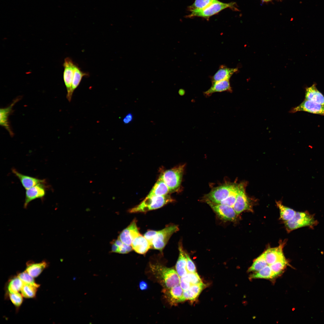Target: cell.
<instances>
[{"label":"cell","instance_id":"6da1fadb","mask_svg":"<svg viewBox=\"0 0 324 324\" xmlns=\"http://www.w3.org/2000/svg\"><path fill=\"white\" fill-rule=\"evenodd\" d=\"M151 271L158 282L165 289H170L180 284V278L177 272L159 264H150Z\"/></svg>","mask_w":324,"mask_h":324},{"label":"cell","instance_id":"7a4b0ae2","mask_svg":"<svg viewBox=\"0 0 324 324\" xmlns=\"http://www.w3.org/2000/svg\"><path fill=\"white\" fill-rule=\"evenodd\" d=\"M174 201L168 194L160 196H146L141 203L130 209L128 212L130 213L146 212L161 208Z\"/></svg>","mask_w":324,"mask_h":324},{"label":"cell","instance_id":"3957f363","mask_svg":"<svg viewBox=\"0 0 324 324\" xmlns=\"http://www.w3.org/2000/svg\"><path fill=\"white\" fill-rule=\"evenodd\" d=\"M183 164L163 172L159 177L166 183L170 193L178 192L180 189L185 166Z\"/></svg>","mask_w":324,"mask_h":324},{"label":"cell","instance_id":"277c9868","mask_svg":"<svg viewBox=\"0 0 324 324\" xmlns=\"http://www.w3.org/2000/svg\"><path fill=\"white\" fill-rule=\"evenodd\" d=\"M284 223L287 230L290 232L303 227L313 228L317 225L318 222L314 215L305 211L296 212L292 218Z\"/></svg>","mask_w":324,"mask_h":324},{"label":"cell","instance_id":"5b68a950","mask_svg":"<svg viewBox=\"0 0 324 324\" xmlns=\"http://www.w3.org/2000/svg\"><path fill=\"white\" fill-rule=\"evenodd\" d=\"M179 230L177 225H170L163 229L157 231L153 239L150 243L151 248L162 252L171 236Z\"/></svg>","mask_w":324,"mask_h":324},{"label":"cell","instance_id":"8992f818","mask_svg":"<svg viewBox=\"0 0 324 324\" xmlns=\"http://www.w3.org/2000/svg\"><path fill=\"white\" fill-rule=\"evenodd\" d=\"M235 3H225L216 0L208 6L201 10H194L190 11L191 14L187 16L189 17H200L208 18L221 10L228 8H234Z\"/></svg>","mask_w":324,"mask_h":324},{"label":"cell","instance_id":"52a82bcc","mask_svg":"<svg viewBox=\"0 0 324 324\" xmlns=\"http://www.w3.org/2000/svg\"><path fill=\"white\" fill-rule=\"evenodd\" d=\"M237 184L226 183L214 188L206 195L202 200H207L217 204H220L231 194Z\"/></svg>","mask_w":324,"mask_h":324},{"label":"cell","instance_id":"ba28073f","mask_svg":"<svg viewBox=\"0 0 324 324\" xmlns=\"http://www.w3.org/2000/svg\"><path fill=\"white\" fill-rule=\"evenodd\" d=\"M203 200L209 205L220 219L227 221H233L236 219L237 215L232 207L224 204L215 203L207 200Z\"/></svg>","mask_w":324,"mask_h":324},{"label":"cell","instance_id":"9c48e42d","mask_svg":"<svg viewBox=\"0 0 324 324\" xmlns=\"http://www.w3.org/2000/svg\"><path fill=\"white\" fill-rule=\"evenodd\" d=\"M244 183L239 184V190L233 208L237 215L244 211H252L250 200L248 197L245 192Z\"/></svg>","mask_w":324,"mask_h":324},{"label":"cell","instance_id":"30bf717a","mask_svg":"<svg viewBox=\"0 0 324 324\" xmlns=\"http://www.w3.org/2000/svg\"><path fill=\"white\" fill-rule=\"evenodd\" d=\"M76 64L69 57L65 58L63 64V79L67 89V98L69 101L71 100L73 93L72 92V85Z\"/></svg>","mask_w":324,"mask_h":324},{"label":"cell","instance_id":"8fae6325","mask_svg":"<svg viewBox=\"0 0 324 324\" xmlns=\"http://www.w3.org/2000/svg\"><path fill=\"white\" fill-rule=\"evenodd\" d=\"M301 111L324 116V105L304 100L300 105L292 108L289 112Z\"/></svg>","mask_w":324,"mask_h":324},{"label":"cell","instance_id":"7c38bea8","mask_svg":"<svg viewBox=\"0 0 324 324\" xmlns=\"http://www.w3.org/2000/svg\"><path fill=\"white\" fill-rule=\"evenodd\" d=\"M45 184L40 183L26 190L24 205L25 208H26L29 203L32 200L38 198H43L46 194Z\"/></svg>","mask_w":324,"mask_h":324},{"label":"cell","instance_id":"4fadbf2b","mask_svg":"<svg viewBox=\"0 0 324 324\" xmlns=\"http://www.w3.org/2000/svg\"><path fill=\"white\" fill-rule=\"evenodd\" d=\"M136 222V219H134L120 234L118 238L123 243L131 246L133 238L140 233L137 226Z\"/></svg>","mask_w":324,"mask_h":324},{"label":"cell","instance_id":"5bb4252c","mask_svg":"<svg viewBox=\"0 0 324 324\" xmlns=\"http://www.w3.org/2000/svg\"><path fill=\"white\" fill-rule=\"evenodd\" d=\"M163 292L170 305H175L182 302L183 290L179 284L170 289L164 288Z\"/></svg>","mask_w":324,"mask_h":324},{"label":"cell","instance_id":"9a60e30c","mask_svg":"<svg viewBox=\"0 0 324 324\" xmlns=\"http://www.w3.org/2000/svg\"><path fill=\"white\" fill-rule=\"evenodd\" d=\"M13 173L19 179L23 187L26 190L39 184L45 183V179H41L37 178L23 174L18 172L15 168H12Z\"/></svg>","mask_w":324,"mask_h":324},{"label":"cell","instance_id":"2e32d148","mask_svg":"<svg viewBox=\"0 0 324 324\" xmlns=\"http://www.w3.org/2000/svg\"><path fill=\"white\" fill-rule=\"evenodd\" d=\"M131 246L135 252L141 254H146L151 248L149 242L140 233L133 238Z\"/></svg>","mask_w":324,"mask_h":324},{"label":"cell","instance_id":"e0dca14e","mask_svg":"<svg viewBox=\"0 0 324 324\" xmlns=\"http://www.w3.org/2000/svg\"><path fill=\"white\" fill-rule=\"evenodd\" d=\"M284 245V243H281L279 246L268 248L263 253L268 265L274 263L284 256L283 250Z\"/></svg>","mask_w":324,"mask_h":324},{"label":"cell","instance_id":"ac0fdd59","mask_svg":"<svg viewBox=\"0 0 324 324\" xmlns=\"http://www.w3.org/2000/svg\"><path fill=\"white\" fill-rule=\"evenodd\" d=\"M212 83L210 88L203 92L204 95L206 97H209L215 92H232L229 80L212 82Z\"/></svg>","mask_w":324,"mask_h":324},{"label":"cell","instance_id":"d6986e66","mask_svg":"<svg viewBox=\"0 0 324 324\" xmlns=\"http://www.w3.org/2000/svg\"><path fill=\"white\" fill-rule=\"evenodd\" d=\"M179 255L176 265V271L180 277L184 276L188 273L186 269L187 258L185 252L183 248L182 243L179 242L178 244Z\"/></svg>","mask_w":324,"mask_h":324},{"label":"cell","instance_id":"ffe728a7","mask_svg":"<svg viewBox=\"0 0 324 324\" xmlns=\"http://www.w3.org/2000/svg\"><path fill=\"white\" fill-rule=\"evenodd\" d=\"M238 70L237 68H230L225 65H222L212 77V82L229 80L232 76Z\"/></svg>","mask_w":324,"mask_h":324},{"label":"cell","instance_id":"44dd1931","mask_svg":"<svg viewBox=\"0 0 324 324\" xmlns=\"http://www.w3.org/2000/svg\"><path fill=\"white\" fill-rule=\"evenodd\" d=\"M304 100L324 105V96L317 89L315 84L306 88Z\"/></svg>","mask_w":324,"mask_h":324},{"label":"cell","instance_id":"7402d4cb","mask_svg":"<svg viewBox=\"0 0 324 324\" xmlns=\"http://www.w3.org/2000/svg\"><path fill=\"white\" fill-rule=\"evenodd\" d=\"M206 285L202 282L198 284L191 285L188 290L183 291L182 301L186 300H195L205 288Z\"/></svg>","mask_w":324,"mask_h":324},{"label":"cell","instance_id":"603a6c76","mask_svg":"<svg viewBox=\"0 0 324 324\" xmlns=\"http://www.w3.org/2000/svg\"><path fill=\"white\" fill-rule=\"evenodd\" d=\"M18 100L19 99H16L8 106L5 108H1L0 110V124L4 127L11 136H12L13 134L10 128L8 122V118L13 106Z\"/></svg>","mask_w":324,"mask_h":324},{"label":"cell","instance_id":"cb8c5ba5","mask_svg":"<svg viewBox=\"0 0 324 324\" xmlns=\"http://www.w3.org/2000/svg\"><path fill=\"white\" fill-rule=\"evenodd\" d=\"M48 266L45 261L38 263L29 262L27 263L26 271L31 276L35 278L39 276Z\"/></svg>","mask_w":324,"mask_h":324},{"label":"cell","instance_id":"d4e9b609","mask_svg":"<svg viewBox=\"0 0 324 324\" xmlns=\"http://www.w3.org/2000/svg\"><path fill=\"white\" fill-rule=\"evenodd\" d=\"M169 193L168 187L162 178L159 177L147 196H163Z\"/></svg>","mask_w":324,"mask_h":324},{"label":"cell","instance_id":"484cf974","mask_svg":"<svg viewBox=\"0 0 324 324\" xmlns=\"http://www.w3.org/2000/svg\"><path fill=\"white\" fill-rule=\"evenodd\" d=\"M276 203L280 210V218L281 220L286 222L294 217L296 212L294 210L284 206L281 201H277Z\"/></svg>","mask_w":324,"mask_h":324},{"label":"cell","instance_id":"4316f807","mask_svg":"<svg viewBox=\"0 0 324 324\" xmlns=\"http://www.w3.org/2000/svg\"><path fill=\"white\" fill-rule=\"evenodd\" d=\"M276 277L269 265H267L260 271L250 275V279H269Z\"/></svg>","mask_w":324,"mask_h":324},{"label":"cell","instance_id":"83f0119b","mask_svg":"<svg viewBox=\"0 0 324 324\" xmlns=\"http://www.w3.org/2000/svg\"><path fill=\"white\" fill-rule=\"evenodd\" d=\"M39 286V284L33 285L24 283L20 291L21 294L25 298H34L36 296L38 288Z\"/></svg>","mask_w":324,"mask_h":324},{"label":"cell","instance_id":"f1b7e54d","mask_svg":"<svg viewBox=\"0 0 324 324\" xmlns=\"http://www.w3.org/2000/svg\"><path fill=\"white\" fill-rule=\"evenodd\" d=\"M24 283L17 276L10 279L7 284V289L9 293L19 292L21 291Z\"/></svg>","mask_w":324,"mask_h":324},{"label":"cell","instance_id":"f546056e","mask_svg":"<svg viewBox=\"0 0 324 324\" xmlns=\"http://www.w3.org/2000/svg\"><path fill=\"white\" fill-rule=\"evenodd\" d=\"M88 75V73L82 71L78 65L76 64L72 85V92L73 93L78 86L82 78Z\"/></svg>","mask_w":324,"mask_h":324},{"label":"cell","instance_id":"4dcf8cb0","mask_svg":"<svg viewBox=\"0 0 324 324\" xmlns=\"http://www.w3.org/2000/svg\"><path fill=\"white\" fill-rule=\"evenodd\" d=\"M288 264V262L284 256L269 266L276 277L281 274Z\"/></svg>","mask_w":324,"mask_h":324},{"label":"cell","instance_id":"1f68e13d","mask_svg":"<svg viewBox=\"0 0 324 324\" xmlns=\"http://www.w3.org/2000/svg\"><path fill=\"white\" fill-rule=\"evenodd\" d=\"M268 265L263 253L254 260L252 266L248 268V272H257Z\"/></svg>","mask_w":324,"mask_h":324},{"label":"cell","instance_id":"d6a6232c","mask_svg":"<svg viewBox=\"0 0 324 324\" xmlns=\"http://www.w3.org/2000/svg\"><path fill=\"white\" fill-rule=\"evenodd\" d=\"M239 190V184H237L230 195L220 204L226 205L232 207L235 202Z\"/></svg>","mask_w":324,"mask_h":324},{"label":"cell","instance_id":"836d02e7","mask_svg":"<svg viewBox=\"0 0 324 324\" xmlns=\"http://www.w3.org/2000/svg\"><path fill=\"white\" fill-rule=\"evenodd\" d=\"M216 0H195L193 4L189 7L191 11L194 10H201L205 8Z\"/></svg>","mask_w":324,"mask_h":324},{"label":"cell","instance_id":"e575fe53","mask_svg":"<svg viewBox=\"0 0 324 324\" xmlns=\"http://www.w3.org/2000/svg\"><path fill=\"white\" fill-rule=\"evenodd\" d=\"M190 283L191 285L196 284L202 283L199 275L196 272H188L184 276L181 277Z\"/></svg>","mask_w":324,"mask_h":324},{"label":"cell","instance_id":"d590c367","mask_svg":"<svg viewBox=\"0 0 324 324\" xmlns=\"http://www.w3.org/2000/svg\"><path fill=\"white\" fill-rule=\"evenodd\" d=\"M10 299L12 303L16 308L19 307L23 301V296L19 292L9 293Z\"/></svg>","mask_w":324,"mask_h":324},{"label":"cell","instance_id":"8d00e7d4","mask_svg":"<svg viewBox=\"0 0 324 324\" xmlns=\"http://www.w3.org/2000/svg\"><path fill=\"white\" fill-rule=\"evenodd\" d=\"M17 276L24 284L33 285L38 284L35 282L34 278L30 275L26 271L19 273Z\"/></svg>","mask_w":324,"mask_h":324},{"label":"cell","instance_id":"74e56055","mask_svg":"<svg viewBox=\"0 0 324 324\" xmlns=\"http://www.w3.org/2000/svg\"><path fill=\"white\" fill-rule=\"evenodd\" d=\"M187 258L186 269L188 272H196V269L195 264L191 260L188 254L185 252Z\"/></svg>","mask_w":324,"mask_h":324},{"label":"cell","instance_id":"f35d334b","mask_svg":"<svg viewBox=\"0 0 324 324\" xmlns=\"http://www.w3.org/2000/svg\"><path fill=\"white\" fill-rule=\"evenodd\" d=\"M156 232L157 231L149 230L144 234V236L148 241L150 243L153 239Z\"/></svg>","mask_w":324,"mask_h":324},{"label":"cell","instance_id":"ab89813d","mask_svg":"<svg viewBox=\"0 0 324 324\" xmlns=\"http://www.w3.org/2000/svg\"><path fill=\"white\" fill-rule=\"evenodd\" d=\"M179 285L183 291L188 290L191 285V284L184 280L182 277H180Z\"/></svg>","mask_w":324,"mask_h":324},{"label":"cell","instance_id":"60d3db41","mask_svg":"<svg viewBox=\"0 0 324 324\" xmlns=\"http://www.w3.org/2000/svg\"><path fill=\"white\" fill-rule=\"evenodd\" d=\"M133 119V114L131 113H128L123 119V122L125 124H128L131 122Z\"/></svg>","mask_w":324,"mask_h":324},{"label":"cell","instance_id":"b9f144b4","mask_svg":"<svg viewBox=\"0 0 324 324\" xmlns=\"http://www.w3.org/2000/svg\"><path fill=\"white\" fill-rule=\"evenodd\" d=\"M139 286L140 289L142 290H146L148 288V284L144 280H141L140 282Z\"/></svg>","mask_w":324,"mask_h":324},{"label":"cell","instance_id":"7bdbcfd3","mask_svg":"<svg viewBox=\"0 0 324 324\" xmlns=\"http://www.w3.org/2000/svg\"><path fill=\"white\" fill-rule=\"evenodd\" d=\"M262 1L265 2H268L271 1V0H262Z\"/></svg>","mask_w":324,"mask_h":324}]
</instances>
